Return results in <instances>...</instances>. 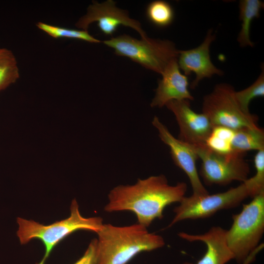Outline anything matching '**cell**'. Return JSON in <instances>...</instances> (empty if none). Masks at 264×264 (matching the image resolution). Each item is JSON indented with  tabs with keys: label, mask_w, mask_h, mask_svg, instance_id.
<instances>
[{
	"label": "cell",
	"mask_w": 264,
	"mask_h": 264,
	"mask_svg": "<svg viewBox=\"0 0 264 264\" xmlns=\"http://www.w3.org/2000/svg\"><path fill=\"white\" fill-rule=\"evenodd\" d=\"M187 189L184 182L170 185L163 175L138 179L134 184L114 187L108 195L109 201L104 210L132 212L136 216L138 223L147 227L155 219L162 218L167 205L180 202Z\"/></svg>",
	"instance_id": "obj_1"
},
{
	"label": "cell",
	"mask_w": 264,
	"mask_h": 264,
	"mask_svg": "<svg viewBox=\"0 0 264 264\" xmlns=\"http://www.w3.org/2000/svg\"><path fill=\"white\" fill-rule=\"evenodd\" d=\"M96 264H127L138 254L163 246L164 239L139 224H104L97 233Z\"/></svg>",
	"instance_id": "obj_2"
},
{
	"label": "cell",
	"mask_w": 264,
	"mask_h": 264,
	"mask_svg": "<svg viewBox=\"0 0 264 264\" xmlns=\"http://www.w3.org/2000/svg\"><path fill=\"white\" fill-rule=\"evenodd\" d=\"M70 209V215L68 218L47 225L33 220L17 218L19 227L17 234L21 244H25L32 239H37L44 244V255L42 260L36 264H44L54 247L73 232L85 230L97 233L102 228L104 224L102 219L83 217L75 199L72 201Z\"/></svg>",
	"instance_id": "obj_3"
},
{
	"label": "cell",
	"mask_w": 264,
	"mask_h": 264,
	"mask_svg": "<svg viewBox=\"0 0 264 264\" xmlns=\"http://www.w3.org/2000/svg\"><path fill=\"white\" fill-rule=\"evenodd\" d=\"M232 219L231 227L226 231V242L234 259L242 264L259 246L264 232V192L243 204Z\"/></svg>",
	"instance_id": "obj_4"
},
{
	"label": "cell",
	"mask_w": 264,
	"mask_h": 264,
	"mask_svg": "<svg viewBox=\"0 0 264 264\" xmlns=\"http://www.w3.org/2000/svg\"><path fill=\"white\" fill-rule=\"evenodd\" d=\"M103 43L112 48L117 55L127 57L160 74L178 56L179 50L168 40L149 37L138 40L123 34L104 41Z\"/></svg>",
	"instance_id": "obj_5"
},
{
	"label": "cell",
	"mask_w": 264,
	"mask_h": 264,
	"mask_svg": "<svg viewBox=\"0 0 264 264\" xmlns=\"http://www.w3.org/2000/svg\"><path fill=\"white\" fill-rule=\"evenodd\" d=\"M235 91L229 84H217L210 93L203 97L202 113L213 127L221 126L233 130L258 127V116L241 109L235 96Z\"/></svg>",
	"instance_id": "obj_6"
},
{
	"label": "cell",
	"mask_w": 264,
	"mask_h": 264,
	"mask_svg": "<svg viewBox=\"0 0 264 264\" xmlns=\"http://www.w3.org/2000/svg\"><path fill=\"white\" fill-rule=\"evenodd\" d=\"M248 197H251V193L244 181L222 193L185 196L174 209L175 216L169 227L179 221L205 218L220 210L235 207Z\"/></svg>",
	"instance_id": "obj_7"
},
{
	"label": "cell",
	"mask_w": 264,
	"mask_h": 264,
	"mask_svg": "<svg viewBox=\"0 0 264 264\" xmlns=\"http://www.w3.org/2000/svg\"><path fill=\"white\" fill-rule=\"evenodd\" d=\"M201 160L200 175L208 185H227L233 181L244 182L250 173L244 154L232 152L228 154L215 153L205 145L195 147Z\"/></svg>",
	"instance_id": "obj_8"
},
{
	"label": "cell",
	"mask_w": 264,
	"mask_h": 264,
	"mask_svg": "<svg viewBox=\"0 0 264 264\" xmlns=\"http://www.w3.org/2000/svg\"><path fill=\"white\" fill-rule=\"evenodd\" d=\"M94 22H97L100 30L106 35H112L118 26L122 25L136 31L142 39L148 37L140 23L131 18L127 11L117 7L112 0L101 3L93 1L88 7L87 13L79 19L75 25L81 30L88 31L89 25Z\"/></svg>",
	"instance_id": "obj_9"
},
{
	"label": "cell",
	"mask_w": 264,
	"mask_h": 264,
	"mask_svg": "<svg viewBox=\"0 0 264 264\" xmlns=\"http://www.w3.org/2000/svg\"><path fill=\"white\" fill-rule=\"evenodd\" d=\"M152 124L157 130L161 140L169 147L175 164L188 177L193 190L192 195L201 196L208 194L199 177L196 166L198 157L195 147L175 137L157 116L154 117Z\"/></svg>",
	"instance_id": "obj_10"
},
{
	"label": "cell",
	"mask_w": 264,
	"mask_h": 264,
	"mask_svg": "<svg viewBox=\"0 0 264 264\" xmlns=\"http://www.w3.org/2000/svg\"><path fill=\"white\" fill-rule=\"evenodd\" d=\"M165 106L174 114L179 129V140L195 147L205 145L214 127L203 113L194 111L188 100H172Z\"/></svg>",
	"instance_id": "obj_11"
},
{
	"label": "cell",
	"mask_w": 264,
	"mask_h": 264,
	"mask_svg": "<svg viewBox=\"0 0 264 264\" xmlns=\"http://www.w3.org/2000/svg\"><path fill=\"white\" fill-rule=\"evenodd\" d=\"M213 32L212 29H209L203 41L198 47L179 50L177 64L179 69L186 76L192 72L196 75L190 85L192 89L195 88L204 78H211L214 75H223V71L217 67L210 58V46L216 38V34Z\"/></svg>",
	"instance_id": "obj_12"
},
{
	"label": "cell",
	"mask_w": 264,
	"mask_h": 264,
	"mask_svg": "<svg viewBox=\"0 0 264 264\" xmlns=\"http://www.w3.org/2000/svg\"><path fill=\"white\" fill-rule=\"evenodd\" d=\"M161 75L151 107L162 108L172 100H194L188 89V77L180 72L177 59L172 62Z\"/></svg>",
	"instance_id": "obj_13"
},
{
	"label": "cell",
	"mask_w": 264,
	"mask_h": 264,
	"mask_svg": "<svg viewBox=\"0 0 264 264\" xmlns=\"http://www.w3.org/2000/svg\"><path fill=\"white\" fill-rule=\"evenodd\" d=\"M226 231L220 226H214L202 234L179 233L178 236L184 240L190 242L200 241L206 246L205 254L197 263L183 264H226L234 259L226 242Z\"/></svg>",
	"instance_id": "obj_14"
},
{
	"label": "cell",
	"mask_w": 264,
	"mask_h": 264,
	"mask_svg": "<svg viewBox=\"0 0 264 264\" xmlns=\"http://www.w3.org/2000/svg\"><path fill=\"white\" fill-rule=\"evenodd\" d=\"M264 7V2L260 0L240 1L239 19L242 24L237 41L241 46H254V43L250 40V36L251 24L253 19L260 17V11Z\"/></svg>",
	"instance_id": "obj_15"
},
{
	"label": "cell",
	"mask_w": 264,
	"mask_h": 264,
	"mask_svg": "<svg viewBox=\"0 0 264 264\" xmlns=\"http://www.w3.org/2000/svg\"><path fill=\"white\" fill-rule=\"evenodd\" d=\"M264 150V131L258 127H243L234 130L232 152L244 154L250 150Z\"/></svg>",
	"instance_id": "obj_16"
},
{
	"label": "cell",
	"mask_w": 264,
	"mask_h": 264,
	"mask_svg": "<svg viewBox=\"0 0 264 264\" xmlns=\"http://www.w3.org/2000/svg\"><path fill=\"white\" fill-rule=\"evenodd\" d=\"M234 130L221 127H214L205 141V146L211 151L220 154L232 152V141Z\"/></svg>",
	"instance_id": "obj_17"
},
{
	"label": "cell",
	"mask_w": 264,
	"mask_h": 264,
	"mask_svg": "<svg viewBox=\"0 0 264 264\" xmlns=\"http://www.w3.org/2000/svg\"><path fill=\"white\" fill-rule=\"evenodd\" d=\"M16 58L7 48H0V91L14 83L19 78Z\"/></svg>",
	"instance_id": "obj_18"
},
{
	"label": "cell",
	"mask_w": 264,
	"mask_h": 264,
	"mask_svg": "<svg viewBox=\"0 0 264 264\" xmlns=\"http://www.w3.org/2000/svg\"><path fill=\"white\" fill-rule=\"evenodd\" d=\"M146 14L148 20L159 27H165L173 22L175 13L171 4L164 0H154L148 5Z\"/></svg>",
	"instance_id": "obj_19"
},
{
	"label": "cell",
	"mask_w": 264,
	"mask_h": 264,
	"mask_svg": "<svg viewBox=\"0 0 264 264\" xmlns=\"http://www.w3.org/2000/svg\"><path fill=\"white\" fill-rule=\"evenodd\" d=\"M37 26L54 38L75 39L92 43H99L101 41L89 34L88 31L62 27L39 22Z\"/></svg>",
	"instance_id": "obj_20"
},
{
	"label": "cell",
	"mask_w": 264,
	"mask_h": 264,
	"mask_svg": "<svg viewBox=\"0 0 264 264\" xmlns=\"http://www.w3.org/2000/svg\"><path fill=\"white\" fill-rule=\"evenodd\" d=\"M261 73L256 80L247 88L235 91V96L241 109L246 113H250L249 105L252 100L264 96V67L261 65Z\"/></svg>",
	"instance_id": "obj_21"
},
{
	"label": "cell",
	"mask_w": 264,
	"mask_h": 264,
	"mask_svg": "<svg viewBox=\"0 0 264 264\" xmlns=\"http://www.w3.org/2000/svg\"><path fill=\"white\" fill-rule=\"evenodd\" d=\"M254 161L255 175L244 181L250 189L252 198L264 192V150L257 152Z\"/></svg>",
	"instance_id": "obj_22"
},
{
	"label": "cell",
	"mask_w": 264,
	"mask_h": 264,
	"mask_svg": "<svg viewBox=\"0 0 264 264\" xmlns=\"http://www.w3.org/2000/svg\"><path fill=\"white\" fill-rule=\"evenodd\" d=\"M96 239L92 240L83 256L73 264H96Z\"/></svg>",
	"instance_id": "obj_23"
},
{
	"label": "cell",
	"mask_w": 264,
	"mask_h": 264,
	"mask_svg": "<svg viewBox=\"0 0 264 264\" xmlns=\"http://www.w3.org/2000/svg\"><path fill=\"white\" fill-rule=\"evenodd\" d=\"M263 247L261 245H259L247 257L245 260L242 263V264H250L255 258V257L262 249Z\"/></svg>",
	"instance_id": "obj_24"
}]
</instances>
